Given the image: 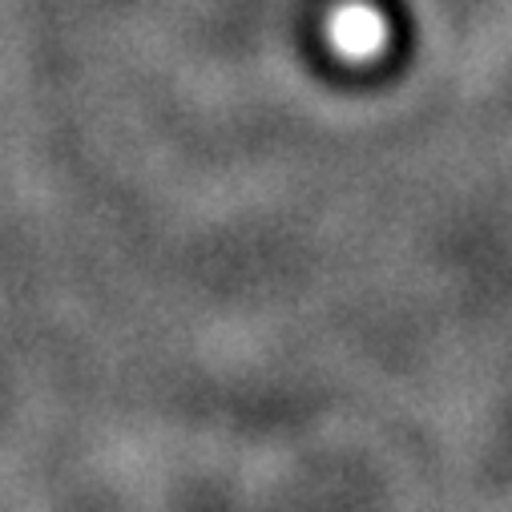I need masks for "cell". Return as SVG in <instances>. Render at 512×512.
I'll return each instance as SVG.
<instances>
[{
  "label": "cell",
  "mask_w": 512,
  "mask_h": 512,
  "mask_svg": "<svg viewBox=\"0 0 512 512\" xmlns=\"http://www.w3.org/2000/svg\"><path fill=\"white\" fill-rule=\"evenodd\" d=\"M327 41L343 61H375L392 41V25L371 0H343L327 17Z\"/></svg>",
  "instance_id": "6da1fadb"
}]
</instances>
